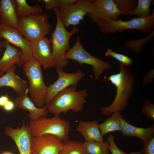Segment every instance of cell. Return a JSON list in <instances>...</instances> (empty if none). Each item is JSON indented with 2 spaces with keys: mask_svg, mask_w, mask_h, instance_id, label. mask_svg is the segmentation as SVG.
<instances>
[{
  "mask_svg": "<svg viewBox=\"0 0 154 154\" xmlns=\"http://www.w3.org/2000/svg\"><path fill=\"white\" fill-rule=\"evenodd\" d=\"M118 64L120 72L111 75L107 80L116 87V95L110 106L100 107L101 113L104 116L110 115L114 112H120L125 109L128 105L127 100L133 91L134 82L131 73L127 66L119 62Z\"/></svg>",
  "mask_w": 154,
  "mask_h": 154,
  "instance_id": "cell-1",
  "label": "cell"
},
{
  "mask_svg": "<svg viewBox=\"0 0 154 154\" xmlns=\"http://www.w3.org/2000/svg\"><path fill=\"white\" fill-rule=\"evenodd\" d=\"M88 96L87 90H76V88L70 86L58 93L49 104L47 109L55 116L62 113L65 114L71 110L79 112L83 110L84 105L87 103L85 98Z\"/></svg>",
  "mask_w": 154,
  "mask_h": 154,
  "instance_id": "cell-2",
  "label": "cell"
},
{
  "mask_svg": "<svg viewBox=\"0 0 154 154\" xmlns=\"http://www.w3.org/2000/svg\"><path fill=\"white\" fill-rule=\"evenodd\" d=\"M54 13L57 22L55 29L51 35L52 53L56 68L62 69L69 64L68 59L64 56L66 51L70 48V38L73 34L78 32L79 30L76 26L70 31H68L62 23L57 12Z\"/></svg>",
  "mask_w": 154,
  "mask_h": 154,
  "instance_id": "cell-3",
  "label": "cell"
},
{
  "mask_svg": "<svg viewBox=\"0 0 154 154\" xmlns=\"http://www.w3.org/2000/svg\"><path fill=\"white\" fill-rule=\"evenodd\" d=\"M41 65L33 58L23 65V70L29 82L31 100L38 108L45 104L47 87L44 82Z\"/></svg>",
  "mask_w": 154,
  "mask_h": 154,
  "instance_id": "cell-4",
  "label": "cell"
},
{
  "mask_svg": "<svg viewBox=\"0 0 154 154\" xmlns=\"http://www.w3.org/2000/svg\"><path fill=\"white\" fill-rule=\"evenodd\" d=\"M28 125L31 134L33 137L48 133L57 136L62 142L68 139L70 123L59 116L51 118L42 117L35 120H30Z\"/></svg>",
  "mask_w": 154,
  "mask_h": 154,
  "instance_id": "cell-5",
  "label": "cell"
},
{
  "mask_svg": "<svg viewBox=\"0 0 154 154\" xmlns=\"http://www.w3.org/2000/svg\"><path fill=\"white\" fill-rule=\"evenodd\" d=\"M102 33L108 34L121 32L127 29H134L142 31L147 35L154 30V9L149 17H135L124 21L106 20L97 25Z\"/></svg>",
  "mask_w": 154,
  "mask_h": 154,
  "instance_id": "cell-6",
  "label": "cell"
},
{
  "mask_svg": "<svg viewBox=\"0 0 154 154\" xmlns=\"http://www.w3.org/2000/svg\"><path fill=\"white\" fill-rule=\"evenodd\" d=\"M19 18L18 30L30 42L45 37L51 30L48 15L45 13Z\"/></svg>",
  "mask_w": 154,
  "mask_h": 154,
  "instance_id": "cell-7",
  "label": "cell"
},
{
  "mask_svg": "<svg viewBox=\"0 0 154 154\" xmlns=\"http://www.w3.org/2000/svg\"><path fill=\"white\" fill-rule=\"evenodd\" d=\"M65 58L70 59L78 62L80 65L87 64L91 65L94 78L99 79L100 76L106 69L111 68L110 63L103 59L97 58L88 53L81 44L80 37L78 36L76 41L71 48L66 53Z\"/></svg>",
  "mask_w": 154,
  "mask_h": 154,
  "instance_id": "cell-8",
  "label": "cell"
},
{
  "mask_svg": "<svg viewBox=\"0 0 154 154\" xmlns=\"http://www.w3.org/2000/svg\"><path fill=\"white\" fill-rule=\"evenodd\" d=\"M93 0H76L57 11L63 25L66 28L70 25L76 27L84 17L94 10Z\"/></svg>",
  "mask_w": 154,
  "mask_h": 154,
  "instance_id": "cell-9",
  "label": "cell"
},
{
  "mask_svg": "<svg viewBox=\"0 0 154 154\" xmlns=\"http://www.w3.org/2000/svg\"><path fill=\"white\" fill-rule=\"evenodd\" d=\"M56 68L58 78L54 83L47 87L46 105L49 104L54 96L64 89L71 85L76 88L78 82L85 75L84 72L80 69L75 73H69L59 68Z\"/></svg>",
  "mask_w": 154,
  "mask_h": 154,
  "instance_id": "cell-10",
  "label": "cell"
},
{
  "mask_svg": "<svg viewBox=\"0 0 154 154\" xmlns=\"http://www.w3.org/2000/svg\"><path fill=\"white\" fill-rule=\"evenodd\" d=\"M0 38L20 48L22 53L21 59L24 64L33 59L30 42L24 38L17 29L1 22Z\"/></svg>",
  "mask_w": 154,
  "mask_h": 154,
  "instance_id": "cell-11",
  "label": "cell"
},
{
  "mask_svg": "<svg viewBox=\"0 0 154 154\" xmlns=\"http://www.w3.org/2000/svg\"><path fill=\"white\" fill-rule=\"evenodd\" d=\"M94 10L88 13L90 19L97 25L107 19L117 21L121 15L114 0H93Z\"/></svg>",
  "mask_w": 154,
  "mask_h": 154,
  "instance_id": "cell-12",
  "label": "cell"
},
{
  "mask_svg": "<svg viewBox=\"0 0 154 154\" xmlns=\"http://www.w3.org/2000/svg\"><path fill=\"white\" fill-rule=\"evenodd\" d=\"M62 141L57 136L50 134L33 137L31 142V154H59Z\"/></svg>",
  "mask_w": 154,
  "mask_h": 154,
  "instance_id": "cell-13",
  "label": "cell"
},
{
  "mask_svg": "<svg viewBox=\"0 0 154 154\" xmlns=\"http://www.w3.org/2000/svg\"><path fill=\"white\" fill-rule=\"evenodd\" d=\"M33 58L45 69L55 66L51 41L44 37L30 42Z\"/></svg>",
  "mask_w": 154,
  "mask_h": 154,
  "instance_id": "cell-14",
  "label": "cell"
},
{
  "mask_svg": "<svg viewBox=\"0 0 154 154\" xmlns=\"http://www.w3.org/2000/svg\"><path fill=\"white\" fill-rule=\"evenodd\" d=\"M4 133L14 141L19 154H31V145L33 136L30 133L28 124H25L24 119L21 127L14 129L11 127H6Z\"/></svg>",
  "mask_w": 154,
  "mask_h": 154,
  "instance_id": "cell-15",
  "label": "cell"
},
{
  "mask_svg": "<svg viewBox=\"0 0 154 154\" xmlns=\"http://www.w3.org/2000/svg\"><path fill=\"white\" fill-rule=\"evenodd\" d=\"M15 65L5 74L0 77V88L4 86L11 88L18 96L27 95L28 92V83L17 75L15 73Z\"/></svg>",
  "mask_w": 154,
  "mask_h": 154,
  "instance_id": "cell-16",
  "label": "cell"
},
{
  "mask_svg": "<svg viewBox=\"0 0 154 154\" xmlns=\"http://www.w3.org/2000/svg\"><path fill=\"white\" fill-rule=\"evenodd\" d=\"M3 41L5 50L0 59V72L4 74L15 64L21 66L24 63L21 59L22 53L21 50L13 46L6 40Z\"/></svg>",
  "mask_w": 154,
  "mask_h": 154,
  "instance_id": "cell-17",
  "label": "cell"
},
{
  "mask_svg": "<svg viewBox=\"0 0 154 154\" xmlns=\"http://www.w3.org/2000/svg\"><path fill=\"white\" fill-rule=\"evenodd\" d=\"M14 103L17 108L26 110L29 112L30 120H35L42 117H46L49 112L47 109L49 104L38 108L27 95L18 96L15 99Z\"/></svg>",
  "mask_w": 154,
  "mask_h": 154,
  "instance_id": "cell-18",
  "label": "cell"
},
{
  "mask_svg": "<svg viewBox=\"0 0 154 154\" xmlns=\"http://www.w3.org/2000/svg\"><path fill=\"white\" fill-rule=\"evenodd\" d=\"M17 9L15 0H0L1 22L18 29L19 18L17 14Z\"/></svg>",
  "mask_w": 154,
  "mask_h": 154,
  "instance_id": "cell-19",
  "label": "cell"
},
{
  "mask_svg": "<svg viewBox=\"0 0 154 154\" xmlns=\"http://www.w3.org/2000/svg\"><path fill=\"white\" fill-rule=\"evenodd\" d=\"M122 135L128 137H137L143 142L154 137V125L147 128L136 127L129 124L123 118L120 121Z\"/></svg>",
  "mask_w": 154,
  "mask_h": 154,
  "instance_id": "cell-20",
  "label": "cell"
},
{
  "mask_svg": "<svg viewBox=\"0 0 154 154\" xmlns=\"http://www.w3.org/2000/svg\"><path fill=\"white\" fill-rule=\"evenodd\" d=\"M76 130L82 135L86 141H95L98 142L104 141L98 122L92 121H84L80 120Z\"/></svg>",
  "mask_w": 154,
  "mask_h": 154,
  "instance_id": "cell-21",
  "label": "cell"
},
{
  "mask_svg": "<svg viewBox=\"0 0 154 154\" xmlns=\"http://www.w3.org/2000/svg\"><path fill=\"white\" fill-rule=\"evenodd\" d=\"M123 118V116L120 112H115L103 122L99 124V128L102 136L111 132L121 131L120 121Z\"/></svg>",
  "mask_w": 154,
  "mask_h": 154,
  "instance_id": "cell-22",
  "label": "cell"
},
{
  "mask_svg": "<svg viewBox=\"0 0 154 154\" xmlns=\"http://www.w3.org/2000/svg\"><path fill=\"white\" fill-rule=\"evenodd\" d=\"M15 1L17 6L16 13L19 17L43 13L42 9L38 4L31 6L28 4L25 0H15Z\"/></svg>",
  "mask_w": 154,
  "mask_h": 154,
  "instance_id": "cell-23",
  "label": "cell"
},
{
  "mask_svg": "<svg viewBox=\"0 0 154 154\" xmlns=\"http://www.w3.org/2000/svg\"><path fill=\"white\" fill-rule=\"evenodd\" d=\"M83 144L87 154H110L109 143L108 141H85L83 142Z\"/></svg>",
  "mask_w": 154,
  "mask_h": 154,
  "instance_id": "cell-24",
  "label": "cell"
},
{
  "mask_svg": "<svg viewBox=\"0 0 154 154\" xmlns=\"http://www.w3.org/2000/svg\"><path fill=\"white\" fill-rule=\"evenodd\" d=\"M62 148L59 154H87L83 142L77 140H68L62 142Z\"/></svg>",
  "mask_w": 154,
  "mask_h": 154,
  "instance_id": "cell-25",
  "label": "cell"
},
{
  "mask_svg": "<svg viewBox=\"0 0 154 154\" xmlns=\"http://www.w3.org/2000/svg\"><path fill=\"white\" fill-rule=\"evenodd\" d=\"M154 30L144 38L127 40L125 47L131 50L135 54H138L142 51L143 46L145 43L149 41H154Z\"/></svg>",
  "mask_w": 154,
  "mask_h": 154,
  "instance_id": "cell-26",
  "label": "cell"
},
{
  "mask_svg": "<svg viewBox=\"0 0 154 154\" xmlns=\"http://www.w3.org/2000/svg\"><path fill=\"white\" fill-rule=\"evenodd\" d=\"M152 2L151 0H138L135 8L124 15H136L139 17H149L151 15L150 8Z\"/></svg>",
  "mask_w": 154,
  "mask_h": 154,
  "instance_id": "cell-27",
  "label": "cell"
},
{
  "mask_svg": "<svg viewBox=\"0 0 154 154\" xmlns=\"http://www.w3.org/2000/svg\"><path fill=\"white\" fill-rule=\"evenodd\" d=\"M45 3V7L48 10H52L54 12L62 9L67 5L75 2L76 0H40Z\"/></svg>",
  "mask_w": 154,
  "mask_h": 154,
  "instance_id": "cell-28",
  "label": "cell"
},
{
  "mask_svg": "<svg viewBox=\"0 0 154 154\" xmlns=\"http://www.w3.org/2000/svg\"><path fill=\"white\" fill-rule=\"evenodd\" d=\"M122 13L121 15L133 10L137 5L134 0H114Z\"/></svg>",
  "mask_w": 154,
  "mask_h": 154,
  "instance_id": "cell-29",
  "label": "cell"
},
{
  "mask_svg": "<svg viewBox=\"0 0 154 154\" xmlns=\"http://www.w3.org/2000/svg\"><path fill=\"white\" fill-rule=\"evenodd\" d=\"M106 56H112L126 66H130L133 62L132 59L125 55L114 52L112 49L108 48L105 53Z\"/></svg>",
  "mask_w": 154,
  "mask_h": 154,
  "instance_id": "cell-30",
  "label": "cell"
},
{
  "mask_svg": "<svg viewBox=\"0 0 154 154\" xmlns=\"http://www.w3.org/2000/svg\"><path fill=\"white\" fill-rule=\"evenodd\" d=\"M107 141L109 143V150L112 154H141L140 152H132L126 153L122 151L116 145L114 141V136L112 134L108 135Z\"/></svg>",
  "mask_w": 154,
  "mask_h": 154,
  "instance_id": "cell-31",
  "label": "cell"
},
{
  "mask_svg": "<svg viewBox=\"0 0 154 154\" xmlns=\"http://www.w3.org/2000/svg\"><path fill=\"white\" fill-rule=\"evenodd\" d=\"M142 113L151 120L154 119V104L147 99L144 102L141 109Z\"/></svg>",
  "mask_w": 154,
  "mask_h": 154,
  "instance_id": "cell-32",
  "label": "cell"
},
{
  "mask_svg": "<svg viewBox=\"0 0 154 154\" xmlns=\"http://www.w3.org/2000/svg\"><path fill=\"white\" fill-rule=\"evenodd\" d=\"M141 154H154V137L143 142Z\"/></svg>",
  "mask_w": 154,
  "mask_h": 154,
  "instance_id": "cell-33",
  "label": "cell"
},
{
  "mask_svg": "<svg viewBox=\"0 0 154 154\" xmlns=\"http://www.w3.org/2000/svg\"><path fill=\"white\" fill-rule=\"evenodd\" d=\"M154 78V70L152 68L148 73L145 74L142 79V84L145 85L150 83Z\"/></svg>",
  "mask_w": 154,
  "mask_h": 154,
  "instance_id": "cell-34",
  "label": "cell"
},
{
  "mask_svg": "<svg viewBox=\"0 0 154 154\" xmlns=\"http://www.w3.org/2000/svg\"><path fill=\"white\" fill-rule=\"evenodd\" d=\"M15 107L14 103L9 100L3 107L5 111L10 112L12 111Z\"/></svg>",
  "mask_w": 154,
  "mask_h": 154,
  "instance_id": "cell-35",
  "label": "cell"
},
{
  "mask_svg": "<svg viewBox=\"0 0 154 154\" xmlns=\"http://www.w3.org/2000/svg\"><path fill=\"white\" fill-rule=\"evenodd\" d=\"M9 100L7 94L0 97V106L3 107Z\"/></svg>",
  "mask_w": 154,
  "mask_h": 154,
  "instance_id": "cell-36",
  "label": "cell"
},
{
  "mask_svg": "<svg viewBox=\"0 0 154 154\" xmlns=\"http://www.w3.org/2000/svg\"><path fill=\"white\" fill-rule=\"evenodd\" d=\"M5 48V43L4 41L0 40V56L1 54V50ZM4 74H2L0 72V77L3 76Z\"/></svg>",
  "mask_w": 154,
  "mask_h": 154,
  "instance_id": "cell-37",
  "label": "cell"
},
{
  "mask_svg": "<svg viewBox=\"0 0 154 154\" xmlns=\"http://www.w3.org/2000/svg\"><path fill=\"white\" fill-rule=\"evenodd\" d=\"M1 154H13L12 153L9 152H3Z\"/></svg>",
  "mask_w": 154,
  "mask_h": 154,
  "instance_id": "cell-38",
  "label": "cell"
},
{
  "mask_svg": "<svg viewBox=\"0 0 154 154\" xmlns=\"http://www.w3.org/2000/svg\"><path fill=\"white\" fill-rule=\"evenodd\" d=\"M1 23V17L0 16V24Z\"/></svg>",
  "mask_w": 154,
  "mask_h": 154,
  "instance_id": "cell-39",
  "label": "cell"
}]
</instances>
